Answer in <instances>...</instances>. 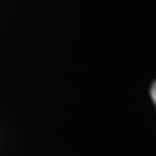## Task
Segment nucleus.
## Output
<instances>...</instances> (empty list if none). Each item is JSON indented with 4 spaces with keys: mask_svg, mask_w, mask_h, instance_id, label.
Here are the masks:
<instances>
[{
    "mask_svg": "<svg viewBox=\"0 0 156 156\" xmlns=\"http://www.w3.org/2000/svg\"><path fill=\"white\" fill-rule=\"evenodd\" d=\"M152 100H153V103H156V84L152 85Z\"/></svg>",
    "mask_w": 156,
    "mask_h": 156,
    "instance_id": "f257e3e1",
    "label": "nucleus"
}]
</instances>
